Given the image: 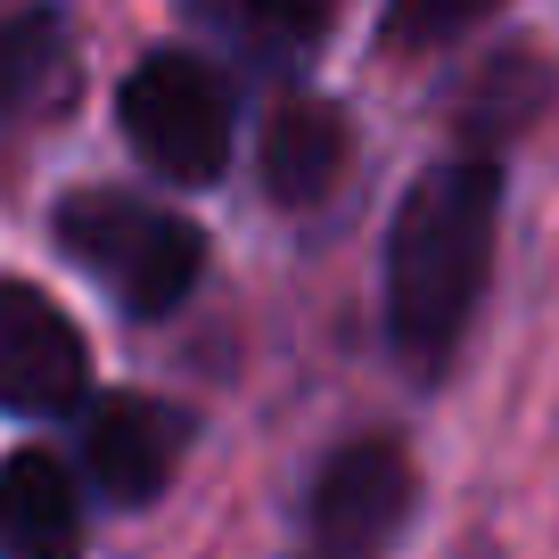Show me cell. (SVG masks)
Returning <instances> with one entry per match:
<instances>
[{"instance_id":"obj_5","label":"cell","mask_w":559,"mask_h":559,"mask_svg":"<svg viewBox=\"0 0 559 559\" xmlns=\"http://www.w3.org/2000/svg\"><path fill=\"white\" fill-rule=\"evenodd\" d=\"M181 453H190V412L165 395H140V386H107L83 403V469L107 502L148 510L174 486Z\"/></svg>"},{"instance_id":"obj_8","label":"cell","mask_w":559,"mask_h":559,"mask_svg":"<svg viewBox=\"0 0 559 559\" xmlns=\"http://www.w3.org/2000/svg\"><path fill=\"white\" fill-rule=\"evenodd\" d=\"M83 477L25 444L0 461V559H83Z\"/></svg>"},{"instance_id":"obj_7","label":"cell","mask_w":559,"mask_h":559,"mask_svg":"<svg viewBox=\"0 0 559 559\" xmlns=\"http://www.w3.org/2000/svg\"><path fill=\"white\" fill-rule=\"evenodd\" d=\"M346 157H354V132H346V107L337 99H313V91H288V99L263 116V140H255V174L280 206H321V198L346 181Z\"/></svg>"},{"instance_id":"obj_1","label":"cell","mask_w":559,"mask_h":559,"mask_svg":"<svg viewBox=\"0 0 559 559\" xmlns=\"http://www.w3.org/2000/svg\"><path fill=\"white\" fill-rule=\"evenodd\" d=\"M493 230H502V165L493 157H444L419 174L386 230V346L437 379L469 330L493 272Z\"/></svg>"},{"instance_id":"obj_12","label":"cell","mask_w":559,"mask_h":559,"mask_svg":"<svg viewBox=\"0 0 559 559\" xmlns=\"http://www.w3.org/2000/svg\"><path fill=\"white\" fill-rule=\"evenodd\" d=\"M477 17H486L477 0H461V9H395V17H386V41H444V34H469Z\"/></svg>"},{"instance_id":"obj_11","label":"cell","mask_w":559,"mask_h":559,"mask_svg":"<svg viewBox=\"0 0 559 559\" xmlns=\"http://www.w3.org/2000/svg\"><path fill=\"white\" fill-rule=\"evenodd\" d=\"M198 25H214V34L247 41V50H263V58H288V50H305V41H321L330 9H263V0H198Z\"/></svg>"},{"instance_id":"obj_9","label":"cell","mask_w":559,"mask_h":559,"mask_svg":"<svg viewBox=\"0 0 559 559\" xmlns=\"http://www.w3.org/2000/svg\"><path fill=\"white\" fill-rule=\"evenodd\" d=\"M74 91V50L50 9H9L0 17V140L34 116H58Z\"/></svg>"},{"instance_id":"obj_10","label":"cell","mask_w":559,"mask_h":559,"mask_svg":"<svg viewBox=\"0 0 559 559\" xmlns=\"http://www.w3.org/2000/svg\"><path fill=\"white\" fill-rule=\"evenodd\" d=\"M551 99V67H543V50H502L477 67L469 99H461V132L469 140H510L535 123V107Z\"/></svg>"},{"instance_id":"obj_3","label":"cell","mask_w":559,"mask_h":559,"mask_svg":"<svg viewBox=\"0 0 559 559\" xmlns=\"http://www.w3.org/2000/svg\"><path fill=\"white\" fill-rule=\"evenodd\" d=\"M116 116H123V140L140 148V165H157L181 190H198V181H214L230 165V132H239L230 74L190 58V50L140 58L123 99H116Z\"/></svg>"},{"instance_id":"obj_13","label":"cell","mask_w":559,"mask_h":559,"mask_svg":"<svg viewBox=\"0 0 559 559\" xmlns=\"http://www.w3.org/2000/svg\"><path fill=\"white\" fill-rule=\"evenodd\" d=\"M469 559H493V551H469Z\"/></svg>"},{"instance_id":"obj_6","label":"cell","mask_w":559,"mask_h":559,"mask_svg":"<svg viewBox=\"0 0 559 559\" xmlns=\"http://www.w3.org/2000/svg\"><path fill=\"white\" fill-rule=\"evenodd\" d=\"M91 403V346L25 280H0V412L67 419Z\"/></svg>"},{"instance_id":"obj_4","label":"cell","mask_w":559,"mask_h":559,"mask_svg":"<svg viewBox=\"0 0 559 559\" xmlns=\"http://www.w3.org/2000/svg\"><path fill=\"white\" fill-rule=\"evenodd\" d=\"M419 510V469L403 437H354L321 461L297 559H386Z\"/></svg>"},{"instance_id":"obj_2","label":"cell","mask_w":559,"mask_h":559,"mask_svg":"<svg viewBox=\"0 0 559 559\" xmlns=\"http://www.w3.org/2000/svg\"><path fill=\"white\" fill-rule=\"evenodd\" d=\"M58 247L140 321L174 313L198 288V272H206V230L132 190H74L58 206Z\"/></svg>"}]
</instances>
